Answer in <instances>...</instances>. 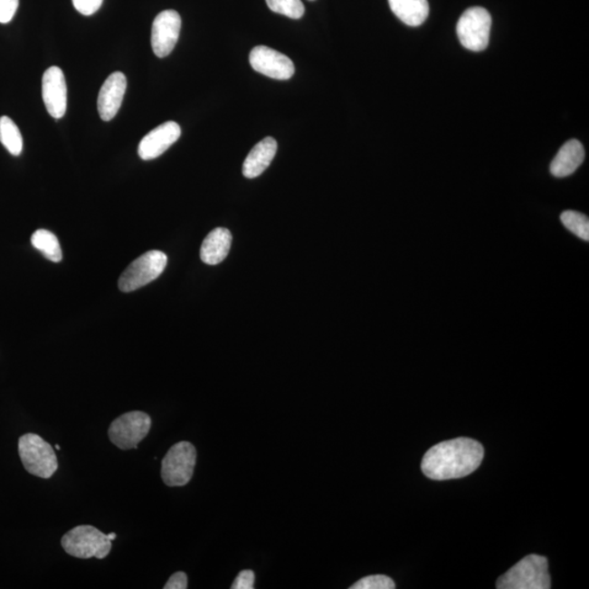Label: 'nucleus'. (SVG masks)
<instances>
[{"label":"nucleus","instance_id":"1","mask_svg":"<svg viewBox=\"0 0 589 589\" xmlns=\"http://www.w3.org/2000/svg\"><path fill=\"white\" fill-rule=\"evenodd\" d=\"M484 454V448L476 440H450L434 445L424 454L422 470L433 480L463 479L479 469Z\"/></svg>","mask_w":589,"mask_h":589},{"label":"nucleus","instance_id":"2","mask_svg":"<svg viewBox=\"0 0 589 589\" xmlns=\"http://www.w3.org/2000/svg\"><path fill=\"white\" fill-rule=\"evenodd\" d=\"M498 589H549L551 580L548 560L530 555L512 566L497 581Z\"/></svg>","mask_w":589,"mask_h":589},{"label":"nucleus","instance_id":"3","mask_svg":"<svg viewBox=\"0 0 589 589\" xmlns=\"http://www.w3.org/2000/svg\"><path fill=\"white\" fill-rule=\"evenodd\" d=\"M62 546L74 558L104 559L110 553L111 540L91 525H81L63 535Z\"/></svg>","mask_w":589,"mask_h":589},{"label":"nucleus","instance_id":"4","mask_svg":"<svg viewBox=\"0 0 589 589\" xmlns=\"http://www.w3.org/2000/svg\"><path fill=\"white\" fill-rule=\"evenodd\" d=\"M19 455L26 471L40 479L49 480L58 470L54 449L37 434L26 433L20 437Z\"/></svg>","mask_w":589,"mask_h":589},{"label":"nucleus","instance_id":"5","mask_svg":"<svg viewBox=\"0 0 589 589\" xmlns=\"http://www.w3.org/2000/svg\"><path fill=\"white\" fill-rule=\"evenodd\" d=\"M166 264V254L162 252L151 251L142 254L120 275L119 290L124 293H130L143 288L160 277Z\"/></svg>","mask_w":589,"mask_h":589},{"label":"nucleus","instance_id":"6","mask_svg":"<svg viewBox=\"0 0 589 589\" xmlns=\"http://www.w3.org/2000/svg\"><path fill=\"white\" fill-rule=\"evenodd\" d=\"M491 24V15L485 8L467 9L456 25L461 44L470 51H485L489 44Z\"/></svg>","mask_w":589,"mask_h":589},{"label":"nucleus","instance_id":"7","mask_svg":"<svg viewBox=\"0 0 589 589\" xmlns=\"http://www.w3.org/2000/svg\"><path fill=\"white\" fill-rule=\"evenodd\" d=\"M196 450L190 442H179L168 450L162 461V480L168 487H183L193 479Z\"/></svg>","mask_w":589,"mask_h":589},{"label":"nucleus","instance_id":"8","mask_svg":"<svg viewBox=\"0 0 589 589\" xmlns=\"http://www.w3.org/2000/svg\"><path fill=\"white\" fill-rule=\"evenodd\" d=\"M151 424V418L146 413H126L110 423L109 440L121 450L137 449L150 432Z\"/></svg>","mask_w":589,"mask_h":589},{"label":"nucleus","instance_id":"9","mask_svg":"<svg viewBox=\"0 0 589 589\" xmlns=\"http://www.w3.org/2000/svg\"><path fill=\"white\" fill-rule=\"evenodd\" d=\"M182 18L175 10H166L157 15L152 24L151 44L154 54L164 58L171 54L176 46Z\"/></svg>","mask_w":589,"mask_h":589},{"label":"nucleus","instance_id":"10","mask_svg":"<svg viewBox=\"0 0 589 589\" xmlns=\"http://www.w3.org/2000/svg\"><path fill=\"white\" fill-rule=\"evenodd\" d=\"M249 62L254 71L277 81H289L295 73L294 62L288 56L267 46L254 47Z\"/></svg>","mask_w":589,"mask_h":589},{"label":"nucleus","instance_id":"11","mask_svg":"<svg viewBox=\"0 0 589 589\" xmlns=\"http://www.w3.org/2000/svg\"><path fill=\"white\" fill-rule=\"evenodd\" d=\"M42 97L52 117L60 119L66 114L67 84L60 67L52 66L44 72L42 79Z\"/></svg>","mask_w":589,"mask_h":589},{"label":"nucleus","instance_id":"12","mask_svg":"<svg viewBox=\"0 0 589 589\" xmlns=\"http://www.w3.org/2000/svg\"><path fill=\"white\" fill-rule=\"evenodd\" d=\"M180 135V126L175 121H166L143 138L138 154L143 161L154 160L166 152L179 139Z\"/></svg>","mask_w":589,"mask_h":589},{"label":"nucleus","instance_id":"13","mask_svg":"<svg viewBox=\"0 0 589 589\" xmlns=\"http://www.w3.org/2000/svg\"><path fill=\"white\" fill-rule=\"evenodd\" d=\"M127 90V79L123 72H114L106 79L100 90L98 109L100 119L109 121L119 113Z\"/></svg>","mask_w":589,"mask_h":589},{"label":"nucleus","instance_id":"14","mask_svg":"<svg viewBox=\"0 0 589 589\" xmlns=\"http://www.w3.org/2000/svg\"><path fill=\"white\" fill-rule=\"evenodd\" d=\"M277 151L278 142L274 138L268 137L259 142L243 162V176L249 179L260 176L271 166Z\"/></svg>","mask_w":589,"mask_h":589},{"label":"nucleus","instance_id":"15","mask_svg":"<svg viewBox=\"0 0 589 589\" xmlns=\"http://www.w3.org/2000/svg\"><path fill=\"white\" fill-rule=\"evenodd\" d=\"M585 158V150L582 143L573 139L565 143L550 166V172L555 177L570 176L582 166Z\"/></svg>","mask_w":589,"mask_h":589},{"label":"nucleus","instance_id":"16","mask_svg":"<svg viewBox=\"0 0 589 589\" xmlns=\"http://www.w3.org/2000/svg\"><path fill=\"white\" fill-rule=\"evenodd\" d=\"M232 240V233L227 228H215L205 237L201 246V260L209 265L221 263L231 251Z\"/></svg>","mask_w":589,"mask_h":589},{"label":"nucleus","instance_id":"17","mask_svg":"<svg viewBox=\"0 0 589 589\" xmlns=\"http://www.w3.org/2000/svg\"><path fill=\"white\" fill-rule=\"evenodd\" d=\"M390 8L402 23L422 25L429 15L428 0H389Z\"/></svg>","mask_w":589,"mask_h":589},{"label":"nucleus","instance_id":"18","mask_svg":"<svg viewBox=\"0 0 589 589\" xmlns=\"http://www.w3.org/2000/svg\"><path fill=\"white\" fill-rule=\"evenodd\" d=\"M31 242L32 245H33L37 251L43 253V256L46 259H49L50 261H62V248L60 242H58V238L54 235V233L46 230L36 231L31 237Z\"/></svg>","mask_w":589,"mask_h":589},{"label":"nucleus","instance_id":"19","mask_svg":"<svg viewBox=\"0 0 589 589\" xmlns=\"http://www.w3.org/2000/svg\"><path fill=\"white\" fill-rule=\"evenodd\" d=\"M0 142L14 157H19L24 150L23 135L14 121L7 116L0 117Z\"/></svg>","mask_w":589,"mask_h":589},{"label":"nucleus","instance_id":"20","mask_svg":"<svg viewBox=\"0 0 589 589\" xmlns=\"http://www.w3.org/2000/svg\"><path fill=\"white\" fill-rule=\"evenodd\" d=\"M561 222L581 240L589 241V220L586 215L576 211H565L561 214Z\"/></svg>","mask_w":589,"mask_h":589},{"label":"nucleus","instance_id":"21","mask_svg":"<svg viewBox=\"0 0 589 589\" xmlns=\"http://www.w3.org/2000/svg\"><path fill=\"white\" fill-rule=\"evenodd\" d=\"M268 7L275 14L299 20L305 14V6L301 0H267Z\"/></svg>","mask_w":589,"mask_h":589},{"label":"nucleus","instance_id":"22","mask_svg":"<svg viewBox=\"0 0 589 589\" xmlns=\"http://www.w3.org/2000/svg\"><path fill=\"white\" fill-rule=\"evenodd\" d=\"M395 583L386 575H370L355 583L350 589H394Z\"/></svg>","mask_w":589,"mask_h":589},{"label":"nucleus","instance_id":"23","mask_svg":"<svg viewBox=\"0 0 589 589\" xmlns=\"http://www.w3.org/2000/svg\"><path fill=\"white\" fill-rule=\"evenodd\" d=\"M19 7V0H0V24H9Z\"/></svg>","mask_w":589,"mask_h":589},{"label":"nucleus","instance_id":"24","mask_svg":"<svg viewBox=\"0 0 589 589\" xmlns=\"http://www.w3.org/2000/svg\"><path fill=\"white\" fill-rule=\"evenodd\" d=\"M73 7L83 15H92L102 6L103 0H72Z\"/></svg>","mask_w":589,"mask_h":589},{"label":"nucleus","instance_id":"25","mask_svg":"<svg viewBox=\"0 0 589 589\" xmlns=\"http://www.w3.org/2000/svg\"><path fill=\"white\" fill-rule=\"evenodd\" d=\"M254 573L252 570H243L233 581L232 589H253Z\"/></svg>","mask_w":589,"mask_h":589},{"label":"nucleus","instance_id":"26","mask_svg":"<svg viewBox=\"0 0 589 589\" xmlns=\"http://www.w3.org/2000/svg\"><path fill=\"white\" fill-rule=\"evenodd\" d=\"M188 587V576L184 572L175 573L169 577L164 589H185Z\"/></svg>","mask_w":589,"mask_h":589},{"label":"nucleus","instance_id":"27","mask_svg":"<svg viewBox=\"0 0 589 589\" xmlns=\"http://www.w3.org/2000/svg\"><path fill=\"white\" fill-rule=\"evenodd\" d=\"M108 536L110 540H114L117 538V535L115 533H110Z\"/></svg>","mask_w":589,"mask_h":589},{"label":"nucleus","instance_id":"28","mask_svg":"<svg viewBox=\"0 0 589 589\" xmlns=\"http://www.w3.org/2000/svg\"><path fill=\"white\" fill-rule=\"evenodd\" d=\"M55 449H56L57 451H61V447H60V445L56 444V445H55Z\"/></svg>","mask_w":589,"mask_h":589},{"label":"nucleus","instance_id":"29","mask_svg":"<svg viewBox=\"0 0 589 589\" xmlns=\"http://www.w3.org/2000/svg\"><path fill=\"white\" fill-rule=\"evenodd\" d=\"M311 2H312V0H311Z\"/></svg>","mask_w":589,"mask_h":589}]
</instances>
